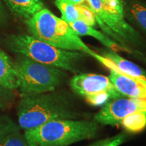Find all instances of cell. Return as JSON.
I'll return each mask as SVG.
<instances>
[{"mask_svg":"<svg viewBox=\"0 0 146 146\" xmlns=\"http://www.w3.org/2000/svg\"><path fill=\"white\" fill-rule=\"evenodd\" d=\"M17 110L18 125L25 131L52 120L80 117L68 94L56 90L21 96Z\"/></svg>","mask_w":146,"mask_h":146,"instance_id":"6da1fadb","label":"cell"},{"mask_svg":"<svg viewBox=\"0 0 146 146\" xmlns=\"http://www.w3.org/2000/svg\"><path fill=\"white\" fill-rule=\"evenodd\" d=\"M99 125L94 120H54L25 131L30 146H69L98 135Z\"/></svg>","mask_w":146,"mask_h":146,"instance_id":"7a4b0ae2","label":"cell"},{"mask_svg":"<svg viewBox=\"0 0 146 146\" xmlns=\"http://www.w3.org/2000/svg\"><path fill=\"white\" fill-rule=\"evenodd\" d=\"M31 35L53 46L92 56L95 51L84 43L70 25L44 8L25 21Z\"/></svg>","mask_w":146,"mask_h":146,"instance_id":"3957f363","label":"cell"},{"mask_svg":"<svg viewBox=\"0 0 146 146\" xmlns=\"http://www.w3.org/2000/svg\"><path fill=\"white\" fill-rule=\"evenodd\" d=\"M8 45L18 55L71 72H77L78 64L88 56L78 51L58 48L27 34L11 35L8 38Z\"/></svg>","mask_w":146,"mask_h":146,"instance_id":"277c9868","label":"cell"},{"mask_svg":"<svg viewBox=\"0 0 146 146\" xmlns=\"http://www.w3.org/2000/svg\"><path fill=\"white\" fill-rule=\"evenodd\" d=\"M14 68L21 96L56 90L67 76L65 70L21 55L14 62Z\"/></svg>","mask_w":146,"mask_h":146,"instance_id":"5b68a950","label":"cell"},{"mask_svg":"<svg viewBox=\"0 0 146 146\" xmlns=\"http://www.w3.org/2000/svg\"><path fill=\"white\" fill-rule=\"evenodd\" d=\"M88 1L96 15L97 24L104 33L129 50L132 47L138 50L146 48L145 40L128 23L125 16L107 11L100 0H88Z\"/></svg>","mask_w":146,"mask_h":146,"instance_id":"8992f818","label":"cell"},{"mask_svg":"<svg viewBox=\"0 0 146 146\" xmlns=\"http://www.w3.org/2000/svg\"><path fill=\"white\" fill-rule=\"evenodd\" d=\"M72 90L94 106H103L110 100L124 96L104 75L81 73L71 78Z\"/></svg>","mask_w":146,"mask_h":146,"instance_id":"52a82bcc","label":"cell"},{"mask_svg":"<svg viewBox=\"0 0 146 146\" xmlns=\"http://www.w3.org/2000/svg\"><path fill=\"white\" fill-rule=\"evenodd\" d=\"M139 112L146 113V99L122 97L104 105L94 120L98 125L116 126L128 115Z\"/></svg>","mask_w":146,"mask_h":146,"instance_id":"ba28073f","label":"cell"},{"mask_svg":"<svg viewBox=\"0 0 146 146\" xmlns=\"http://www.w3.org/2000/svg\"><path fill=\"white\" fill-rule=\"evenodd\" d=\"M73 30L76 33L78 36H88L94 38L100 42L108 50H112L116 52H125L127 54L132 55L136 59L146 64V56L144 55L141 51L138 50H129L123 47L118 42L110 37L108 35L104 33H102L97 30L89 25H87L81 20H78L74 23L69 24Z\"/></svg>","mask_w":146,"mask_h":146,"instance_id":"9c48e42d","label":"cell"},{"mask_svg":"<svg viewBox=\"0 0 146 146\" xmlns=\"http://www.w3.org/2000/svg\"><path fill=\"white\" fill-rule=\"evenodd\" d=\"M92 57L104 66L106 64L112 66L120 72L136 78L146 85V70L135 63L122 57L118 52L106 48V50H101L100 54L95 52Z\"/></svg>","mask_w":146,"mask_h":146,"instance_id":"30bf717a","label":"cell"},{"mask_svg":"<svg viewBox=\"0 0 146 146\" xmlns=\"http://www.w3.org/2000/svg\"><path fill=\"white\" fill-rule=\"evenodd\" d=\"M104 66L110 70L109 78L120 94L129 98L146 99L145 83L120 72L112 66Z\"/></svg>","mask_w":146,"mask_h":146,"instance_id":"8fae6325","label":"cell"},{"mask_svg":"<svg viewBox=\"0 0 146 146\" xmlns=\"http://www.w3.org/2000/svg\"><path fill=\"white\" fill-rule=\"evenodd\" d=\"M124 16L130 25L146 36V1L124 0Z\"/></svg>","mask_w":146,"mask_h":146,"instance_id":"7c38bea8","label":"cell"},{"mask_svg":"<svg viewBox=\"0 0 146 146\" xmlns=\"http://www.w3.org/2000/svg\"><path fill=\"white\" fill-rule=\"evenodd\" d=\"M12 13L24 21L45 8L42 0H3Z\"/></svg>","mask_w":146,"mask_h":146,"instance_id":"4fadbf2b","label":"cell"},{"mask_svg":"<svg viewBox=\"0 0 146 146\" xmlns=\"http://www.w3.org/2000/svg\"><path fill=\"white\" fill-rule=\"evenodd\" d=\"M0 86L10 91L18 89L14 62L1 50H0Z\"/></svg>","mask_w":146,"mask_h":146,"instance_id":"5bb4252c","label":"cell"},{"mask_svg":"<svg viewBox=\"0 0 146 146\" xmlns=\"http://www.w3.org/2000/svg\"><path fill=\"white\" fill-rule=\"evenodd\" d=\"M120 125L131 133L142 131L146 127V113L139 112L128 115L122 120Z\"/></svg>","mask_w":146,"mask_h":146,"instance_id":"9a60e30c","label":"cell"},{"mask_svg":"<svg viewBox=\"0 0 146 146\" xmlns=\"http://www.w3.org/2000/svg\"><path fill=\"white\" fill-rule=\"evenodd\" d=\"M55 5L61 12L62 18L70 24L80 20V16L75 3L69 0H56Z\"/></svg>","mask_w":146,"mask_h":146,"instance_id":"2e32d148","label":"cell"},{"mask_svg":"<svg viewBox=\"0 0 146 146\" xmlns=\"http://www.w3.org/2000/svg\"><path fill=\"white\" fill-rule=\"evenodd\" d=\"M0 146H30L25 135L20 130L7 135L0 140Z\"/></svg>","mask_w":146,"mask_h":146,"instance_id":"e0dca14e","label":"cell"},{"mask_svg":"<svg viewBox=\"0 0 146 146\" xmlns=\"http://www.w3.org/2000/svg\"><path fill=\"white\" fill-rule=\"evenodd\" d=\"M21 130L20 126L6 114H0V140L14 131Z\"/></svg>","mask_w":146,"mask_h":146,"instance_id":"ac0fdd59","label":"cell"},{"mask_svg":"<svg viewBox=\"0 0 146 146\" xmlns=\"http://www.w3.org/2000/svg\"><path fill=\"white\" fill-rule=\"evenodd\" d=\"M76 8L78 9L80 16V20L92 27H96L97 25L96 15L94 10L89 5L77 4Z\"/></svg>","mask_w":146,"mask_h":146,"instance_id":"d6986e66","label":"cell"},{"mask_svg":"<svg viewBox=\"0 0 146 146\" xmlns=\"http://www.w3.org/2000/svg\"><path fill=\"white\" fill-rule=\"evenodd\" d=\"M104 8L111 13L124 16V0H100Z\"/></svg>","mask_w":146,"mask_h":146,"instance_id":"ffe728a7","label":"cell"},{"mask_svg":"<svg viewBox=\"0 0 146 146\" xmlns=\"http://www.w3.org/2000/svg\"><path fill=\"white\" fill-rule=\"evenodd\" d=\"M126 140V135L123 133L118 134L117 135L108 137L96 141L89 146H119L123 143Z\"/></svg>","mask_w":146,"mask_h":146,"instance_id":"44dd1931","label":"cell"},{"mask_svg":"<svg viewBox=\"0 0 146 146\" xmlns=\"http://www.w3.org/2000/svg\"><path fill=\"white\" fill-rule=\"evenodd\" d=\"M10 92H11L10 91H8V90H7V89H5L4 88H3V87H1V86H0V96H1V98L5 99V98H8V97H10Z\"/></svg>","mask_w":146,"mask_h":146,"instance_id":"7402d4cb","label":"cell"},{"mask_svg":"<svg viewBox=\"0 0 146 146\" xmlns=\"http://www.w3.org/2000/svg\"><path fill=\"white\" fill-rule=\"evenodd\" d=\"M69 1H72V3H75L76 5H77V4L89 5L88 0H69Z\"/></svg>","mask_w":146,"mask_h":146,"instance_id":"603a6c76","label":"cell"},{"mask_svg":"<svg viewBox=\"0 0 146 146\" xmlns=\"http://www.w3.org/2000/svg\"><path fill=\"white\" fill-rule=\"evenodd\" d=\"M5 102L4 101V98H1V96H0V109H3L5 107Z\"/></svg>","mask_w":146,"mask_h":146,"instance_id":"cb8c5ba5","label":"cell"},{"mask_svg":"<svg viewBox=\"0 0 146 146\" xmlns=\"http://www.w3.org/2000/svg\"><path fill=\"white\" fill-rule=\"evenodd\" d=\"M2 14H3V12H2V8H1V5H0V20H1V17H2Z\"/></svg>","mask_w":146,"mask_h":146,"instance_id":"d4e9b609","label":"cell"}]
</instances>
